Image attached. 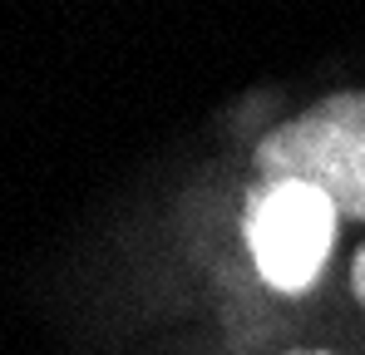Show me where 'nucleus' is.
Here are the masks:
<instances>
[{
    "mask_svg": "<svg viewBox=\"0 0 365 355\" xmlns=\"http://www.w3.org/2000/svg\"><path fill=\"white\" fill-rule=\"evenodd\" d=\"M292 355H326V351H292Z\"/></svg>",
    "mask_w": 365,
    "mask_h": 355,
    "instance_id": "nucleus-4",
    "label": "nucleus"
},
{
    "mask_svg": "<svg viewBox=\"0 0 365 355\" xmlns=\"http://www.w3.org/2000/svg\"><path fill=\"white\" fill-rule=\"evenodd\" d=\"M336 217L341 212L321 187L302 178H262L242 207V232L257 272L282 292L311 287L331 257Z\"/></svg>",
    "mask_w": 365,
    "mask_h": 355,
    "instance_id": "nucleus-2",
    "label": "nucleus"
},
{
    "mask_svg": "<svg viewBox=\"0 0 365 355\" xmlns=\"http://www.w3.org/2000/svg\"><path fill=\"white\" fill-rule=\"evenodd\" d=\"M257 173L302 178L336 202V212L365 222V89L331 94L302 118L277 123L257 143Z\"/></svg>",
    "mask_w": 365,
    "mask_h": 355,
    "instance_id": "nucleus-1",
    "label": "nucleus"
},
{
    "mask_svg": "<svg viewBox=\"0 0 365 355\" xmlns=\"http://www.w3.org/2000/svg\"><path fill=\"white\" fill-rule=\"evenodd\" d=\"M351 287H356V296H361V306H365V247L356 252V267H351Z\"/></svg>",
    "mask_w": 365,
    "mask_h": 355,
    "instance_id": "nucleus-3",
    "label": "nucleus"
}]
</instances>
